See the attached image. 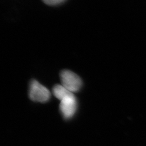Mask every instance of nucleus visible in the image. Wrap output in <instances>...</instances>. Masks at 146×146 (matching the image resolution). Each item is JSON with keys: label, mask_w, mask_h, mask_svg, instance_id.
<instances>
[{"label": "nucleus", "mask_w": 146, "mask_h": 146, "mask_svg": "<svg viewBox=\"0 0 146 146\" xmlns=\"http://www.w3.org/2000/svg\"><path fill=\"white\" fill-rule=\"evenodd\" d=\"M61 84L72 93L77 92L81 89L82 82L77 74L69 70H63L60 73Z\"/></svg>", "instance_id": "nucleus-1"}, {"label": "nucleus", "mask_w": 146, "mask_h": 146, "mask_svg": "<svg viewBox=\"0 0 146 146\" xmlns=\"http://www.w3.org/2000/svg\"><path fill=\"white\" fill-rule=\"evenodd\" d=\"M29 96L33 101L44 103L49 100L51 95L46 87L34 80L30 84Z\"/></svg>", "instance_id": "nucleus-2"}, {"label": "nucleus", "mask_w": 146, "mask_h": 146, "mask_svg": "<svg viewBox=\"0 0 146 146\" xmlns=\"http://www.w3.org/2000/svg\"><path fill=\"white\" fill-rule=\"evenodd\" d=\"M77 109V101L74 94L66 97L61 101L60 110L65 119H70L75 114Z\"/></svg>", "instance_id": "nucleus-3"}, {"label": "nucleus", "mask_w": 146, "mask_h": 146, "mask_svg": "<svg viewBox=\"0 0 146 146\" xmlns=\"http://www.w3.org/2000/svg\"><path fill=\"white\" fill-rule=\"evenodd\" d=\"M52 93L57 99L60 101L69 95L73 94V93L69 91L67 89L63 87L62 84L55 85L52 89Z\"/></svg>", "instance_id": "nucleus-4"}, {"label": "nucleus", "mask_w": 146, "mask_h": 146, "mask_svg": "<svg viewBox=\"0 0 146 146\" xmlns=\"http://www.w3.org/2000/svg\"><path fill=\"white\" fill-rule=\"evenodd\" d=\"M43 2H44L46 4L48 5H58L63 2H64L65 0H42Z\"/></svg>", "instance_id": "nucleus-5"}]
</instances>
